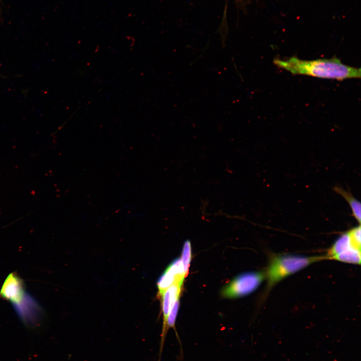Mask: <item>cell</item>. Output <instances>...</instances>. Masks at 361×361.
<instances>
[{
  "label": "cell",
  "mask_w": 361,
  "mask_h": 361,
  "mask_svg": "<svg viewBox=\"0 0 361 361\" xmlns=\"http://www.w3.org/2000/svg\"><path fill=\"white\" fill-rule=\"evenodd\" d=\"M191 246L189 240L186 241L184 245L181 261L186 275L188 273L189 268L191 259Z\"/></svg>",
  "instance_id": "9c48e42d"
},
{
  "label": "cell",
  "mask_w": 361,
  "mask_h": 361,
  "mask_svg": "<svg viewBox=\"0 0 361 361\" xmlns=\"http://www.w3.org/2000/svg\"><path fill=\"white\" fill-rule=\"evenodd\" d=\"M25 293L22 280L15 273L8 275L0 290V296L11 302L13 305L19 303Z\"/></svg>",
  "instance_id": "52a82bcc"
},
{
  "label": "cell",
  "mask_w": 361,
  "mask_h": 361,
  "mask_svg": "<svg viewBox=\"0 0 361 361\" xmlns=\"http://www.w3.org/2000/svg\"><path fill=\"white\" fill-rule=\"evenodd\" d=\"M13 306L25 325L30 327L40 325L42 317V310L37 302L29 294L26 293L22 300Z\"/></svg>",
  "instance_id": "5b68a950"
},
{
  "label": "cell",
  "mask_w": 361,
  "mask_h": 361,
  "mask_svg": "<svg viewBox=\"0 0 361 361\" xmlns=\"http://www.w3.org/2000/svg\"><path fill=\"white\" fill-rule=\"evenodd\" d=\"M360 224L342 234L328 250L325 259L360 264Z\"/></svg>",
  "instance_id": "3957f363"
},
{
  "label": "cell",
  "mask_w": 361,
  "mask_h": 361,
  "mask_svg": "<svg viewBox=\"0 0 361 361\" xmlns=\"http://www.w3.org/2000/svg\"><path fill=\"white\" fill-rule=\"evenodd\" d=\"M324 259H325V256L306 257L283 254L272 257L265 273L267 281V289L270 290L284 278Z\"/></svg>",
  "instance_id": "7a4b0ae2"
},
{
  "label": "cell",
  "mask_w": 361,
  "mask_h": 361,
  "mask_svg": "<svg viewBox=\"0 0 361 361\" xmlns=\"http://www.w3.org/2000/svg\"><path fill=\"white\" fill-rule=\"evenodd\" d=\"M334 191L342 196L347 202L351 209L352 216L360 224L361 218V205L352 194L343 188L336 187L334 188Z\"/></svg>",
  "instance_id": "ba28073f"
},
{
  "label": "cell",
  "mask_w": 361,
  "mask_h": 361,
  "mask_svg": "<svg viewBox=\"0 0 361 361\" xmlns=\"http://www.w3.org/2000/svg\"><path fill=\"white\" fill-rule=\"evenodd\" d=\"M180 258L171 262L157 282L158 294L161 296L164 292L174 283H183L186 276Z\"/></svg>",
  "instance_id": "8992f818"
},
{
  "label": "cell",
  "mask_w": 361,
  "mask_h": 361,
  "mask_svg": "<svg viewBox=\"0 0 361 361\" xmlns=\"http://www.w3.org/2000/svg\"><path fill=\"white\" fill-rule=\"evenodd\" d=\"M179 300L177 299L173 304L167 316L166 329L167 331L169 328H174L175 323L179 307Z\"/></svg>",
  "instance_id": "30bf717a"
},
{
  "label": "cell",
  "mask_w": 361,
  "mask_h": 361,
  "mask_svg": "<svg viewBox=\"0 0 361 361\" xmlns=\"http://www.w3.org/2000/svg\"><path fill=\"white\" fill-rule=\"evenodd\" d=\"M273 63L294 75L337 80L360 77V68L346 65L336 57L307 61L292 57L285 60L276 59Z\"/></svg>",
  "instance_id": "6da1fadb"
},
{
  "label": "cell",
  "mask_w": 361,
  "mask_h": 361,
  "mask_svg": "<svg viewBox=\"0 0 361 361\" xmlns=\"http://www.w3.org/2000/svg\"><path fill=\"white\" fill-rule=\"evenodd\" d=\"M265 278L261 272H249L238 275L222 291L226 298H237L246 296L255 291Z\"/></svg>",
  "instance_id": "277c9868"
}]
</instances>
